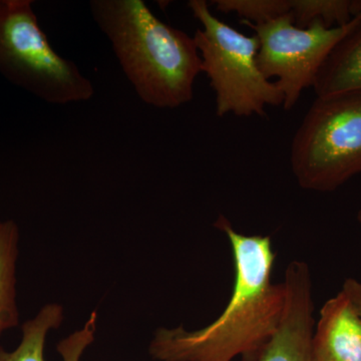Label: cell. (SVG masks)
Instances as JSON below:
<instances>
[{"label": "cell", "instance_id": "6da1fadb", "mask_svg": "<svg viewBox=\"0 0 361 361\" xmlns=\"http://www.w3.org/2000/svg\"><path fill=\"white\" fill-rule=\"evenodd\" d=\"M215 227L227 236L235 282L223 312L201 329L159 327L149 353L158 361H259L275 336L285 307L283 283H273L275 252L269 236L237 232L224 216Z\"/></svg>", "mask_w": 361, "mask_h": 361}, {"label": "cell", "instance_id": "7a4b0ae2", "mask_svg": "<svg viewBox=\"0 0 361 361\" xmlns=\"http://www.w3.org/2000/svg\"><path fill=\"white\" fill-rule=\"evenodd\" d=\"M90 9L142 103L178 109L194 99L202 73L194 37L161 21L142 0H90Z\"/></svg>", "mask_w": 361, "mask_h": 361}, {"label": "cell", "instance_id": "3957f363", "mask_svg": "<svg viewBox=\"0 0 361 361\" xmlns=\"http://www.w3.org/2000/svg\"><path fill=\"white\" fill-rule=\"evenodd\" d=\"M188 7L201 25L194 39L202 73L215 94L216 115L266 116L268 106H283L281 90L259 68L257 37L244 35L219 20L206 0H190Z\"/></svg>", "mask_w": 361, "mask_h": 361}, {"label": "cell", "instance_id": "277c9868", "mask_svg": "<svg viewBox=\"0 0 361 361\" xmlns=\"http://www.w3.org/2000/svg\"><path fill=\"white\" fill-rule=\"evenodd\" d=\"M291 170L307 191H336L361 173V89L316 97L292 139Z\"/></svg>", "mask_w": 361, "mask_h": 361}, {"label": "cell", "instance_id": "5b68a950", "mask_svg": "<svg viewBox=\"0 0 361 361\" xmlns=\"http://www.w3.org/2000/svg\"><path fill=\"white\" fill-rule=\"evenodd\" d=\"M32 0H0V75L51 104L90 101L94 87L59 56L40 27Z\"/></svg>", "mask_w": 361, "mask_h": 361}, {"label": "cell", "instance_id": "8992f818", "mask_svg": "<svg viewBox=\"0 0 361 361\" xmlns=\"http://www.w3.org/2000/svg\"><path fill=\"white\" fill-rule=\"evenodd\" d=\"M360 18L361 14L348 25L334 27L319 20L300 27L294 23L291 13L261 25L241 21L257 37L259 68L267 80L275 78L284 96L285 111H291L303 90L313 87L330 52Z\"/></svg>", "mask_w": 361, "mask_h": 361}, {"label": "cell", "instance_id": "52a82bcc", "mask_svg": "<svg viewBox=\"0 0 361 361\" xmlns=\"http://www.w3.org/2000/svg\"><path fill=\"white\" fill-rule=\"evenodd\" d=\"M285 307L276 334L259 361H314V302L310 267L292 261L285 271Z\"/></svg>", "mask_w": 361, "mask_h": 361}, {"label": "cell", "instance_id": "ba28073f", "mask_svg": "<svg viewBox=\"0 0 361 361\" xmlns=\"http://www.w3.org/2000/svg\"><path fill=\"white\" fill-rule=\"evenodd\" d=\"M312 355L314 361H361V316L342 290L320 310Z\"/></svg>", "mask_w": 361, "mask_h": 361}, {"label": "cell", "instance_id": "9c48e42d", "mask_svg": "<svg viewBox=\"0 0 361 361\" xmlns=\"http://www.w3.org/2000/svg\"><path fill=\"white\" fill-rule=\"evenodd\" d=\"M312 87L316 97L361 89V18L330 52Z\"/></svg>", "mask_w": 361, "mask_h": 361}, {"label": "cell", "instance_id": "30bf717a", "mask_svg": "<svg viewBox=\"0 0 361 361\" xmlns=\"http://www.w3.org/2000/svg\"><path fill=\"white\" fill-rule=\"evenodd\" d=\"M20 229L13 220L0 223V336L20 322L16 300V265Z\"/></svg>", "mask_w": 361, "mask_h": 361}, {"label": "cell", "instance_id": "8fae6325", "mask_svg": "<svg viewBox=\"0 0 361 361\" xmlns=\"http://www.w3.org/2000/svg\"><path fill=\"white\" fill-rule=\"evenodd\" d=\"M65 320V310L58 303L45 304L32 319L21 327V341L13 351L0 348V361H45L44 346L51 330Z\"/></svg>", "mask_w": 361, "mask_h": 361}, {"label": "cell", "instance_id": "7c38bea8", "mask_svg": "<svg viewBox=\"0 0 361 361\" xmlns=\"http://www.w3.org/2000/svg\"><path fill=\"white\" fill-rule=\"evenodd\" d=\"M290 13L300 27L316 20L329 27L343 26L361 14V0H290Z\"/></svg>", "mask_w": 361, "mask_h": 361}, {"label": "cell", "instance_id": "4fadbf2b", "mask_svg": "<svg viewBox=\"0 0 361 361\" xmlns=\"http://www.w3.org/2000/svg\"><path fill=\"white\" fill-rule=\"evenodd\" d=\"M209 4L219 13L236 14L241 21L254 25H265L290 13V0H213Z\"/></svg>", "mask_w": 361, "mask_h": 361}, {"label": "cell", "instance_id": "5bb4252c", "mask_svg": "<svg viewBox=\"0 0 361 361\" xmlns=\"http://www.w3.org/2000/svg\"><path fill=\"white\" fill-rule=\"evenodd\" d=\"M97 323L96 310L90 313L89 319L82 329L73 332L65 339L59 342L56 350L63 361H80L85 351L94 341Z\"/></svg>", "mask_w": 361, "mask_h": 361}, {"label": "cell", "instance_id": "9a60e30c", "mask_svg": "<svg viewBox=\"0 0 361 361\" xmlns=\"http://www.w3.org/2000/svg\"><path fill=\"white\" fill-rule=\"evenodd\" d=\"M341 290L349 297L361 316V281L348 278L344 281Z\"/></svg>", "mask_w": 361, "mask_h": 361}, {"label": "cell", "instance_id": "2e32d148", "mask_svg": "<svg viewBox=\"0 0 361 361\" xmlns=\"http://www.w3.org/2000/svg\"><path fill=\"white\" fill-rule=\"evenodd\" d=\"M357 220H358V222H360L361 224V207H360V210H358V212H357Z\"/></svg>", "mask_w": 361, "mask_h": 361}, {"label": "cell", "instance_id": "e0dca14e", "mask_svg": "<svg viewBox=\"0 0 361 361\" xmlns=\"http://www.w3.org/2000/svg\"><path fill=\"white\" fill-rule=\"evenodd\" d=\"M0 223H1V221H0Z\"/></svg>", "mask_w": 361, "mask_h": 361}]
</instances>
